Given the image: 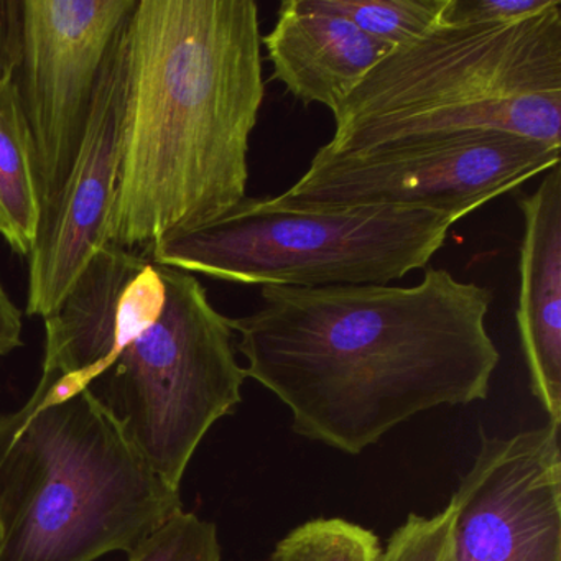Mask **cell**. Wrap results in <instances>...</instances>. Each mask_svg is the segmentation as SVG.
<instances>
[{"mask_svg": "<svg viewBox=\"0 0 561 561\" xmlns=\"http://www.w3.org/2000/svg\"><path fill=\"white\" fill-rule=\"evenodd\" d=\"M492 298L436 267L413 287L264 285L262 307L229 327L245 376L290 410L297 435L360 455L420 413L488 399L501 363Z\"/></svg>", "mask_w": 561, "mask_h": 561, "instance_id": "obj_1", "label": "cell"}, {"mask_svg": "<svg viewBox=\"0 0 561 561\" xmlns=\"http://www.w3.org/2000/svg\"><path fill=\"white\" fill-rule=\"evenodd\" d=\"M254 0H137L123 160L104 245L146 252L245 198L265 96Z\"/></svg>", "mask_w": 561, "mask_h": 561, "instance_id": "obj_2", "label": "cell"}, {"mask_svg": "<svg viewBox=\"0 0 561 561\" xmlns=\"http://www.w3.org/2000/svg\"><path fill=\"white\" fill-rule=\"evenodd\" d=\"M183 511L113 413L84 389H35L0 415V561L130 553Z\"/></svg>", "mask_w": 561, "mask_h": 561, "instance_id": "obj_3", "label": "cell"}, {"mask_svg": "<svg viewBox=\"0 0 561 561\" xmlns=\"http://www.w3.org/2000/svg\"><path fill=\"white\" fill-rule=\"evenodd\" d=\"M333 117L331 153L465 133L561 146V0L512 24L436 25L389 51Z\"/></svg>", "mask_w": 561, "mask_h": 561, "instance_id": "obj_4", "label": "cell"}, {"mask_svg": "<svg viewBox=\"0 0 561 561\" xmlns=\"http://www.w3.org/2000/svg\"><path fill=\"white\" fill-rule=\"evenodd\" d=\"M456 222L409 206H280L245 196L146 252L157 264L234 284L389 285L428 267Z\"/></svg>", "mask_w": 561, "mask_h": 561, "instance_id": "obj_5", "label": "cell"}, {"mask_svg": "<svg viewBox=\"0 0 561 561\" xmlns=\"http://www.w3.org/2000/svg\"><path fill=\"white\" fill-rule=\"evenodd\" d=\"M165 300L98 364L88 390L123 425L153 471L180 489L199 443L242 402L245 369L229 318L202 282L162 265Z\"/></svg>", "mask_w": 561, "mask_h": 561, "instance_id": "obj_6", "label": "cell"}, {"mask_svg": "<svg viewBox=\"0 0 561 561\" xmlns=\"http://www.w3.org/2000/svg\"><path fill=\"white\" fill-rule=\"evenodd\" d=\"M560 147L505 133H465L354 152L321 147L280 206H409L462 219L560 165Z\"/></svg>", "mask_w": 561, "mask_h": 561, "instance_id": "obj_7", "label": "cell"}, {"mask_svg": "<svg viewBox=\"0 0 561 561\" xmlns=\"http://www.w3.org/2000/svg\"><path fill=\"white\" fill-rule=\"evenodd\" d=\"M137 0H22L14 71L41 213L77 162L111 47Z\"/></svg>", "mask_w": 561, "mask_h": 561, "instance_id": "obj_8", "label": "cell"}, {"mask_svg": "<svg viewBox=\"0 0 561 561\" xmlns=\"http://www.w3.org/2000/svg\"><path fill=\"white\" fill-rule=\"evenodd\" d=\"M560 430L479 428L474 461L449 497L455 520L443 561H561Z\"/></svg>", "mask_w": 561, "mask_h": 561, "instance_id": "obj_9", "label": "cell"}, {"mask_svg": "<svg viewBox=\"0 0 561 561\" xmlns=\"http://www.w3.org/2000/svg\"><path fill=\"white\" fill-rule=\"evenodd\" d=\"M129 19L104 64L77 162L64 188L38 219L37 238L28 255L31 317L50 314L104 245L123 160L129 94Z\"/></svg>", "mask_w": 561, "mask_h": 561, "instance_id": "obj_10", "label": "cell"}, {"mask_svg": "<svg viewBox=\"0 0 561 561\" xmlns=\"http://www.w3.org/2000/svg\"><path fill=\"white\" fill-rule=\"evenodd\" d=\"M524 216L517 328L531 396L561 426V172L518 199Z\"/></svg>", "mask_w": 561, "mask_h": 561, "instance_id": "obj_11", "label": "cell"}, {"mask_svg": "<svg viewBox=\"0 0 561 561\" xmlns=\"http://www.w3.org/2000/svg\"><path fill=\"white\" fill-rule=\"evenodd\" d=\"M262 44L274 67L272 80L304 106L321 104L331 114L392 51L317 0L282 2L277 24Z\"/></svg>", "mask_w": 561, "mask_h": 561, "instance_id": "obj_12", "label": "cell"}, {"mask_svg": "<svg viewBox=\"0 0 561 561\" xmlns=\"http://www.w3.org/2000/svg\"><path fill=\"white\" fill-rule=\"evenodd\" d=\"M38 219L31 146L11 75L0 81V234L21 257L31 255Z\"/></svg>", "mask_w": 561, "mask_h": 561, "instance_id": "obj_13", "label": "cell"}, {"mask_svg": "<svg viewBox=\"0 0 561 561\" xmlns=\"http://www.w3.org/2000/svg\"><path fill=\"white\" fill-rule=\"evenodd\" d=\"M445 2L446 0H317L321 9L341 15L367 37L392 50L412 44L436 27Z\"/></svg>", "mask_w": 561, "mask_h": 561, "instance_id": "obj_14", "label": "cell"}, {"mask_svg": "<svg viewBox=\"0 0 561 561\" xmlns=\"http://www.w3.org/2000/svg\"><path fill=\"white\" fill-rule=\"evenodd\" d=\"M382 543L369 528L346 518H311L288 531L271 561H379Z\"/></svg>", "mask_w": 561, "mask_h": 561, "instance_id": "obj_15", "label": "cell"}, {"mask_svg": "<svg viewBox=\"0 0 561 561\" xmlns=\"http://www.w3.org/2000/svg\"><path fill=\"white\" fill-rule=\"evenodd\" d=\"M129 561H221L218 528L180 511L130 551Z\"/></svg>", "mask_w": 561, "mask_h": 561, "instance_id": "obj_16", "label": "cell"}, {"mask_svg": "<svg viewBox=\"0 0 561 561\" xmlns=\"http://www.w3.org/2000/svg\"><path fill=\"white\" fill-rule=\"evenodd\" d=\"M455 504L432 517L410 514L382 547L379 561H443L451 538Z\"/></svg>", "mask_w": 561, "mask_h": 561, "instance_id": "obj_17", "label": "cell"}, {"mask_svg": "<svg viewBox=\"0 0 561 561\" xmlns=\"http://www.w3.org/2000/svg\"><path fill=\"white\" fill-rule=\"evenodd\" d=\"M557 0H446L439 25L512 24L547 11Z\"/></svg>", "mask_w": 561, "mask_h": 561, "instance_id": "obj_18", "label": "cell"}, {"mask_svg": "<svg viewBox=\"0 0 561 561\" xmlns=\"http://www.w3.org/2000/svg\"><path fill=\"white\" fill-rule=\"evenodd\" d=\"M21 45L22 0H0V81L14 75Z\"/></svg>", "mask_w": 561, "mask_h": 561, "instance_id": "obj_19", "label": "cell"}, {"mask_svg": "<svg viewBox=\"0 0 561 561\" xmlns=\"http://www.w3.org/2000/svg\"><path fill=\"white\" fill-rule=\"evenodd\" d=\"M22 346V313L0 282V357Z\"/></svg>", "mask_w": 561, "mask_h": 561, "instance_id": "obj_20", "label": "cell"}]
</instances>
